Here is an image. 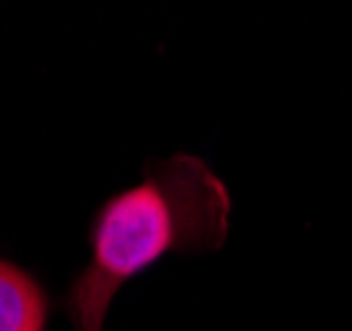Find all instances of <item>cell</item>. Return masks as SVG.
Listing matches in <instances>:
<instances>
[{
	"label": "cell",
	"instance_id": "2",
	"mask_svg": "<svg viewBox=\"0 0 352 331\" xmlns=\"http://www.w3.org/2000/svg\"><path fill=\"white\" fill-rule=\"evenodd\" d=\"M51 302L24 268L0 260V331H45Z\"/></svg>",
	"mask_w": 352,
	"mask_h": 331
},
{
	"label": "cell",
	"instance_id": "1",
	"mask_svg": "<svg viewBox=\"0 0 352 331\" xmlns=\"http://www.w3.org/2000/svg\"><path fill=\"white\" fill-rule=\"evenodd\" d=\"M228 186L196 154L148 159L141 180L111 193L88 231L90 255L64 295L74 331H104L117 292L167 255L217 252L230 231Z\"/></svg>",
	"mask_w": 352,
	"mask_h": 331
}]
</instances>
